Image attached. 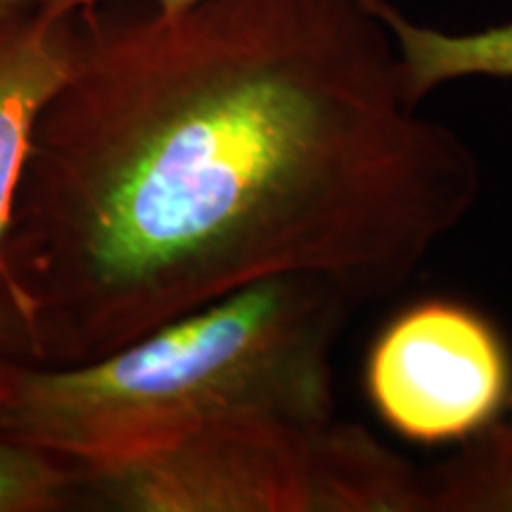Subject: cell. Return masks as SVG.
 I'll list each match as a JSON object with an SVG mask.
<instances>
[{
    "mask_svg": "<svg viewBox=\"0 0 512 512\" xmlns=\"http://www.w3.org/2000/svg\"><path fill=\"white\" fill-rule=\"evenodd\" d=\"M107 3H119V0H36V8L46 12L48 17L67 19V17L79 15L83 10L98 8V5H107ZM136 3H145L150 5V8L169 15V12L190 8V5L197 3V0H136Z\"/></svg>",
    "mask_w": 512,
    "mask_h": 512,
    "instance_id": "obj_10",
    "label": "cell"
},
{
    "mask_svg": "<svg viewBox=\"0 0 512 512\" xmlns=\"http://www.w3.org/2000/svg\"><path fill=\"white\" fill-rule=\"evenodd\" d=\"M356 306L328 278L283 275L91 361L8 358L0 361V432L91 467L235 415L328 422L332 351Z\"/></svg>",
    "mask_w": 512,
    "mask_h": 512,
    "instance_id": "obj_2",
    "label": "cell"
},
{
    "mask_svg": "<svg viewBox=\"0 0 512 512\" xmlns=\"http://www.w3.org/2000/svg\"><path fill=\"white\" fill-rule=\"evenodd\" d=\"M399 55L408 98L463 79H512V22L475 31H444L415 22L392 0H377Z\"/></svg>",
    "mask_w": 512,
    "mask_h": 512,
    "instance_id": "obj_6",
    "label": "cell"
},
{
    "mask_svg": "<svg viewBox=\"0 0 512 512\" xmlns=\"http://www.w3.org/2000/svg\"><path fill=\"white\" fill-rule=\"evenodd\" d=\"M72 55L74 17H48L36 5L0 17V290L15 299L27 320L8 259L10 230L38 121L67 79Z\"/></svg>",
    "mask_w": 512,
    "mask_h": 512,
    "instance_id": "obj_5",
    "label": "cell"
},
{
    "mask_svg": "<svg viewBox=\"0 0 512 512\" xmlns=\"http://www.w3.org/2000/svg\"><path fill=\"white\" fill-rule=\"evenodd\" d=\"M74 15L8 259L36 363L69 366L283 275L358 306L475 209L479 162L420 112L377 0Z\"/></svg>",
    "mask_w": 512,
    "mask_h": 512,
    "instance_id": "obj_1",
    "label": "cell"
},
{
    "mask_svg": "<svg viewBox=\"0 0 512 512\" xmlns=\"http://www.w3.org/2000/svg\"><path fill=\"white\" fill-rule=\"evenodd\" d=\"M34 5L36 0H0V17L15 15V12L34 8Z\"/></svg>",
    "mask_w": 512,
    "mask_h": 512,
    "instance_id": "obj_11",
    "label": "cell"
},
{
    "mask_svg": "<svg viewBox=\"0 0 512 512\" xmlns=\"http://www.w3.org/2000/svg\"><path fill=\"white\" fill-rule=\"evenodd\" d=\"M368 396L384 425L418 444H460L503 413L510 358L489 320L430 299L396 316L366 366Z\"/></svg>",
    "mask_w": 512,
    "mask_h": 512,
    "instance_id": "obj_4",
    "label": "cell"
},
{
    "mask_svg": "<svg viewBox=\"0 0 512 512\" xmlns=\"http://www.w3.org/2000/svg\"><path fill=\"white\" fill-rule=\"evenodd\" d=\"M81 498L79 467L0 432V512H60Z\"/></svg>",
    "mask_w": 512,
    "mask_h": 512,
    "instance_id": "obj_8",
    "label": "cell"
},
{
    "mask_svg": "<svg viewBox=\"0 0 512 512\" xmlns=\"http://www.w3.org/2000/svg\"><path fill=\"white\" fill-rule=\"evenodd\" d=\"M425 472V512H512V392L503 413Z\"/></svg>",
    "mask_w": 512,
    "mask_h": 512,
    "instance_id": "obj_7",
    "label": "cell"
},
{
    "mask_svg": "<svg viewBox=\"0 0 512 512\" xmlns=\"http://www.w3.org/2000/svg\"><path fill=\"white\" fill-rule=\"evenodd\" d=\"M79 472L83 498L121 512H425V472L335 418L235 415Z\"/></svg>",
    "mask_w": 512,
    "mask_h": 512,
    "instance_id": "obj_3",
    "label": "cell"
},
{
    "mask_svg": "<svg viewBox=\"0 0 512 512\" xmlns=\"http://www.w3.org/2000/svg\"><path fill=\"white\" fill-rule=\"evenodd\" d=\"M8 358L34 361V337L19 304L8 292L0 290V361Z\"/></svg>",
    "mask_w": 512,
    "mask_h": 512,
    "instance_id": "obj_9",
    "label": "cell"
}]
</instances>
